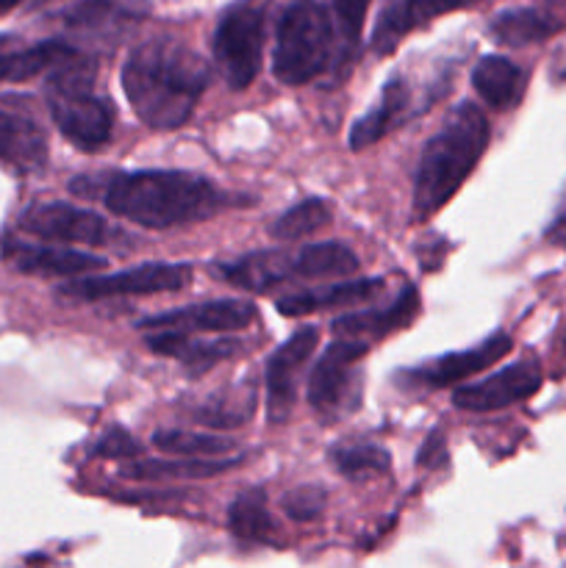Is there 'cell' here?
<instances>
[{
	"mask_svg": "<svg viewBox=\"0 0 566 568\" xmlns=\"http://www.w3.org/2000/svg\"><path fill=\"white\" fill-rule=\"evenodd\" d=\"M472 87L492 109H514L525 94V72L505 55H483L472 70Z\"/></svg>",
	"mask_w": 566,
	"mask_h": 568,
	"instance_id": "603a6c76",
	"label": "cell"
},
{
	"mask_svg": "<svg viewBox=\"0 0 566 568\" xmlns=\"http://www.w3.org/2000/svg\"><path fill=\"white\" fill-rule=\"evenodd\" d=\"M547 239L553 244H560V247H566V205L558 211V216H555L553 225H549Z\"/></svg>",
	"mask_w": 566,
	"mask_h": 568,
	"instance_id": "8d00e7d4",
	"label": "cell"
},
{
	"mask_svg": "<svg viewBox=\"0 0 566 568\" xmlns=\"http://www.w3.org/2000/svg\"><path fill=\"white\" fill-rule=\"evenodd\" d=\"M333 22L316 0H294L283 9L272 50V72L283 87H303L331 64Z\"/></svg>",
	"mask_w": 566,
	"mask_h": 568,
	"instance_id": "5b68a950",
	"label": "cell"
},
{
	"mask_svg": "<svg viewBox=\"0 0 566 568\" xmlns=\"http://www.w3.org/2000/svg\"><path fill=\"white\" fill-rule=\"evenodd\" d=\"M255 322V305L244 300H211L186 305L139 322V331H178V333H233Z\"/></svg>",
	"mask_w": 566,
	"mask_h": 568,
	"instance_id": "7c38bea8",
	"label": "cell"
},
{
	"mask_svg": "<svg viewBox=\"0 0 566 568\" xmlns=\"http://www.w3.org/2000/svg\"><path fill=\"white\" fill-rule=\"evenodd\" d=\"M214 275L247 292H270L277 283L292 281V255L277 253V250L250 253L228 264H216Z\"/></svg>",
	"mask_w": 566,
	"mask_h": 568,
	"instance_id": "44dd1931",
	"label": "cell"
},
{
	"mask_svg": "<svg viewBox=\"0 0 566 568\" xmlns=\"http://www.w3.org/2000/svg\"><path fill=\"white\" fill-rule=\"evenodd\" d=\"M72 44L61 42V39H48V42L31 44V48H6V39H0V83H20L28 78H37L42 72L55 70L64 64L67 59L78 55Z\"/></svg>",
	"mask_w": 566,
	"mask_h": 568,
	"instance_id": "7402d4cb",
	"label": "cell"
},
{
	"mask_svg": "<svg viewBox=\"0 0 566 568\" xmlns=\"http://www.w3.org/2000/svg\"><path fill=\"white\" fill-rule=\"evenodd\" d=\"M383 292L381 277H361V281L331 283L325 288H311V292L292 294V297L277 300V314L281 316H309L327 308H342V305H361Z\"/></svg>",
	"mask_w": 566,
	"mask_h": 568,
	"instance_id": "d6986e66",
	"label": "cell"
},
{
	"mask_svg": "<svg viewBox=\"0 0 566 568\" xmlns=\"http://www.w3.org/2000/svg\"><path fill=\"white\" fill-rule=\"evenodd\" d=\"M266 39V14L261 6H233L216 22L214 61L220 67L222 78L231 89H247L259 78L261 59H264Z\"/></svg>",
	"mask_w": 566,
	"mask_h": 568,
	"instance_id": "52a82bcc",
	"label": "cell"
},
{
	"mask_svg": "<svg viewBox=\"0 0 566 568\" xmlns=\"http://www.w3.org/2000/svg\"><path fill=\"white\" fill-rule=\"evenodd\" d=\"M416 314H420V292L414 286H405L388 308L338 316L331 327L338 338H364V342L372 338L375 342V338H383L388 333L408 327Z\"/></svg>",
	"mask_w": 566,
	"mask_h": 568,
	"instance_id": "e0dca14e",
	"label": "cell"
},
{
	"mask_svg": "<svg viewBox=\"0 0 566 568\" xmlns=\"http://www.w3.org/2000/svg\"><path fill=\"white\" fill-rule=\"evenodd\" d=\"M331 460L338 475L353 483H364L377 475H386L388 466H392L388 453L377 447V444H342V447L333 449Z\"/></svg>",
	"mask_w": 566,
	"mask_h": 568,
	"instance_id": "f1b7e54d",
	"label": "cell"
},
{
	"mask_svg": "<svg viewBox=\"0 0 566 568\" xmlns=\"http://www.w3.org/2000/svg\"><path fill=\"white\" fill-rule=\"evenodd\" d=\"M94 455L109 460H133L142 455V447H139V442L125 430V427L114 425L98 438V444H94Z\"/></svg>",
	"mask_w": 566,
	"mask_h": 568,
	"instance_id": "e575fe53",
	"label": "cell"
},
{
	"mask_svg": "<svg viewBox=\"0 0 566 568\" xmlns=\"http://www.w3.org/2000/svg\"><path fill=\"white\" fill-rule=\"evenodd\" d=\"M253 410L255 394L250 388H228V392L211 394L203 403H194L189 408V419L214 427V430H233V427L250 422Z\"/></svg>",
	"mask_w": 566,
	"mask_h": 568,
	"instance_id": "484cf974",
	"label": "cell"
},
{
	"mask_svg": "<svg viewBox=\"0 0 566 568\" xmlns=\"http://www.w3.org/2000/svg\"><path fill=\"white\" fill-rule=\"evenodd\" d=\"M153 447L175 458H222L233 453L236 444L222 436H205V433L192 430H155Z\"/></svg>",
	"mask_w": 566,
	"mask_h": 568,
	"instance_id": "83f0119b",
	"label": "cell"
},
{
	"mask_svg": "<svg viewBox=\"0 0 566 568\" xmlns=\"http://www.w3.org/2000/svg\"><path fill=\"white\" fill-rule=\"evenodd\" d=\"M475 3L481 0H388L372 31V50L388 55L411 31L449 11L472 9Z\"/></svg>",
	"mask_w": 566,
	"mask_h": 568,
	"instance_id": "5bb4252c",
	"label": "cell"
},
{
	"mask_svg": "<svg viewBox=\"0 0 566 568\" xmlns=\"http://www.w3.org/2000/svg\"><path fill=\"white\" fill-rule=\"evenodd\" d=\"M320 331L316 327H300L294 331L266 361V419L281 425L292 416L297 403V381L305 361L314 355Z\"/></svg>",
	"mask_w": 566,
	"mask_h": 568,
	"instance_id": "30bf717a",
	"label": "cell"
},
{
	"mask_svg": "<svg viewBox=\"0 0 566 568\" xmlns=\"http://www.w3.org/2000/svg\"><path fill=\"white\" fill-rule=\"evenodd\" d=\"M442 460H447V453H444V438L438 436V433H433V436L425 442V447H422L420 464L436 466V464H442Z\"/></svg>",
	"mask_w": 566,
	"mask_h": 568,
	"instance_id": "d590c367",
	"label": "cell"
},
{
	"mask_svg": "<svg viewBox=\"0 0 566 568\" xmlns=\"http://www.w3.org/2000/svg\"><path fill=\"white\" fill-rule=\"evenodd\" d=\"M120 14V6L114 0H81L64 14L70 28H103Z\"/></svg>",
	"mask_w": 566,
	"mask_h": 568,
	"instance_id": "836d02e7",
	"label": "cell"
},
{
	"mask_svg": "<svg viewBox=\"0 0 566 568\" xmlns=\"http://www.w3.org/2000/svg\"><path fill=\"white\" fill-rule=\"evenodd\" d=\"M148 349L155 355H164V358L178 361V364H183L194 375H205L211 366L233 358L242 349V344L236 338H214V342H205V338H198L194 333L153 331L148 336Z\"/></svg>",
	"mask_w": 566,
	"mask_h": 568,
	"instance_id": "2e32d148",
	"label": "cell"
},
{
	"mask_svg": "<svg viewBox=\"0 0 566 568\" xmlns=\"http://www.w3.org/2000/svg\"><path fill=\"white\" fill-rule=\"evenodd\" d=\"M555 31V22L549 14L538 9H511L497 14L492 22V37L503 44H527L549 37Z\"/></svg>",
	"mask_w": 566,
	"mask_h": 568,
	"instance_id": "f546056e",
	"label": "cell"
},
{
	"mask_svg": "<svg viewBox=\"0 0 566 568\" xmlns=\"http://www.w3.org/2000/svg\"><path fill=\"white\" fill-rule=\"evenodd\" d=\"M20 3H26V0H0V17L9 14V11H14Z\"/></svg>",
	"mask_w": 566,
	"mask_h": 568,
	"instance_id": "74e56055",
	"label": "cell"
},
{
	"mask_svg": "<svg viewBox=\"0 0 566 568\" xmlns=\"http://www.w3.org/2000/svg\"><path fill=\"white\" fill-rule=\"evenodd\" d=\"M327 222H331V205L322 197H309L294 205V209L283 211L270 225V233L281 242H297V239L322 231Z\"/></svg>",
	"mask_w": 566,
	"mask_h": 568,
	"instance_id": "4dcf8cb0",
	"label": "cell"
},
{
	"mask_svg": "<svg viewBox=\"0 0 566 568\" xmlns=\"http://www.w3.org/2000/svg\"><path fill=\"white\" fill-rule=\"evenodd\" d=\"M192 277L189 264H142L133 270L114 272V275H89L64 283L59 288V300L75 303H98L109 297H144V294H164L183 288Z\"/></svg>",
	"mask_w": 566,
	"mask_h": 568,
	"instance_id": "ba28073f",
	"label": "cell"
},
{
	"mask_svg": "<svg viewBox=\"0 0 566 568\" xmlns=\"http://www.w3.org/2000/svg\"><path fill=\"white\" fill-rule=\"evenodd\" d=\"M542 388V372L533 361H519L505 369L494 372L492 377L461 386L453 394V405L469 414H492V410L511 408L516 403H525Z\"/></svg>",
	"mask_w": 566,
	"mask_h": 568,
	"instance_id": "8fae6325",
	"label": "cell"
},
{
	"mask_svg": "<svg viewBox=\"0 0 566 568\" xmlns=\"http://www.w3.org/2000/svg\"><path fill=\"white\" fill-rule=\"evenodd\" d=\"M242 464V458H183V460H133L122 466L120 477L139 483H164V480H209V477L225 475L228 469Z\"/></svg>",
	"mask_w": 566,
	"mask_h": 568,
	"instance_id": "cb8c5ba5",
	"label": "cell"
},
{
	"mask_svg": "<svg viewBox=\"0 0 566 568\" xmlns=\"http://www.w3.org/2000/svg\"><path fill=\"white\" fill-rule=\"evenodd\" d=\"M408 105H411V92L400 78H388V83L383 87L381 100L350 128V139L347 144L361 153L366 150L370 144L381 142L392 128H397L400 122L408 116Z\"/></svg>",
	"mask_w": 566,
	"mask_h": 568,
	"instance_id": "ffe728a7",
	"label": "cell"
},
{
	"mask_svg": "<svg viewBox=\"0 0 566 568\" xmlns=\"http://www.w3.org/2000/svg\"><path fill=\"white\" fill-rule=\"evenodd\" d=\"M3 261L22 275L33 277H83L105 266V261L98 255L70 247H44V244H31L22 239H6Z\"/></svg>",
	"mask_w": 566,
	"mask_h": 568,
	"instance_id": "4fadbf2b",
	"label": "cell"
},
{
	"mask_svg": "<svg viewBox=\"0 0 566 568\" xmlns=\"http://www.w3.org/2000/svg\"><path fill=\"white\" fill-rule=\"evenodd\" d=\"M48 105L55 128L83 153L105 148L114 133V105L94 92V64L83 53L50 70Z\"/></svg>",
	"mask_w": 566,
	"mask_h": 568,
	"instance_id": "277c9868",
	"label": "cell"
},
{
	"mask_svg": "<svg viewBox=\"0 0 566 568\" xmlns=\"http://www.w3.org/2000/svg\"><path fill=\"white\" fill-rule=\"evenodd\" d=\"M0 161L20 172H33L44 166L48 139L31 116L0 109Z\"/></svg>",
	"mask_w": 566,
	"mask_h": 568,
	"instance_id": "ac0fdd59",
	"label": "cell"
},
{
	"mask_svg": "<svg viewBox=\"0 0 566 568\" xmlns=\"http://www.w3.org/2000/svg\"><path fill=\"white\" fill-rule=\"evenodd\" d=\"M209 81V61L170 37L137 44L122 67V92L150 131H175L189 122Z\"/></svg>",
	"mask_w": 566,
	"mask_h": 568,
	"instance_id": "6da1fadb",
	"label": "cell"
},
{
	"mask_svg": "<svg viewBox=\"0 0 566 568\" xmlns=\"http://www.w3.org/2000/svg\"><path fill=\"white\" fill-rule=\"evenodd\" d=\"M511 347H514L511 336L494 333V336H488L486 342H481L477 347L461 349V353H449L431 361V364L414 372V381L427 388L455 386V383L466 381V377L477 375V372L492 369L494 364H499V361L511 353Z\"/></svg>",
	"mask_w": 566,
	"mask_h": 568,
	"instance_id": "9a60e30c",
	"label": "cell"
},
{
	"mask_svg": "<svg viewBox=\"0 0 566 568\" xmlns=\"http://www.w3.org/2000/svg\"><path fill=\"white\" fill-rule=\"evenodd\" d=\"M228 527L239 541H266L272 536V516L266 510L264 488H247L228 508Z\"/></svg>",
	"mask_w": 566,
	"mask_h": 568,
	"instance_id": "4316f807",
	"label": "cell"
},
{
	"mask_svg": "<svg viewBox=\"0 0 566 568\" xmlns=\"http://www.w3.org/2000/svg\"><path fill=\"white\" fill-rule=\"evenodd\" d=\"M358 272V258L338 242L309 244L292 255V281H333Z\"/></svg>",
	"mask_w": 566,
	"mask_h": 568,
	"instance_id": "d4e9b609",
	"label": "cell"
},
{
	"mask_svg": "<svg viewBox=\"0 0 566 568\" xmlns=\"http://www.w3.org/2000/svg\"><path fill=\"white\" fill-rule=\"evenodd\" d=\"M327 505L325 488L320 486H300L283 497V514L292 521H314L320 519Z\"/></svg>",
	"mask_w": 566,
	"mask_h": 568,
	"instance_id": "d6a6232c",
	"label": "cell"
},
{
	"mask_svg": "<svg viewBox=\"0 0 566 568\" xmlns=\"http://www.w3.org/2000/svg\"><path fill=\"white\" fill-rule=\"evenodd\" d=\"M100 183V200L111 214L150 231L209 220L216 211L233 205L214 183L181 170L117 172Z\"/></svg>",
	"mask_w": 566,
	"mask_h": 568,
	"instance_id": "7a4b0ae2",
	"label": "cell"
},
{
	"mask_svg": "<svg viewBox=\"0 0 566 568\" xmlns=\"http://www.w3.org/2000/svg\"><path fill=\"white\" fill-rule=\"evenodd\" d=\"M370 355L364 338H338L327 344L309 377V405L325 419H342L361 405V364Z\"/></svg>",
	"mask_w": 566,
	"mask_h": 568,
	"instance_id": "8992f818",
	"label": "cell"
},
{
	"mask_svg": "<svg viewBox=\"0 0 566 568\" xmlns=\"http://www.w3.org/2000/svg\"><path fill=\"white\" fill-rule=\"evenodd\" d=\"M20 227L31 236L48 239V242L87 244V247H100L114 236V227L103 216L70 203L33 205L22 214Z\"/></svg>",
	"mask_w": 566,
	"mask_h": 568,
	"instance_id": "9c48e42d",
	"label": "cell"
},
{
	"mask_svg": "<svg viewBox=\"0 0 566 568\" xmlns=\"http://www.w3.org/2000/svg\"><path fill=\"white\" fill-rule=\"evenodd\" d=\"M370 3L372 0H331L333 14H336V22H338V33H342L344 53H350V48L358 44Z\"/></svg>",
	"mask_w": 566,
	"mask_h": 568,
	"instance_id": "1f68e13d",
	"label": "cell"
},
{
	"mask_svg": "<svg viewBox=\"0 0 566 568\" xmlns=\"http://www.w3.org/2000/svg\"><path fill=\"white\" fill-rule=\"evenodd\" d=\"M492 139L486 114L475 103L455 105L444 125L422 148L414 178V222H427L455 197Z\"/></svg>",
	"mask_w": 566,
	"mask_h": 568,
	"instance_id": "3957f363",
	"label": "cell"
}]
</instances>
